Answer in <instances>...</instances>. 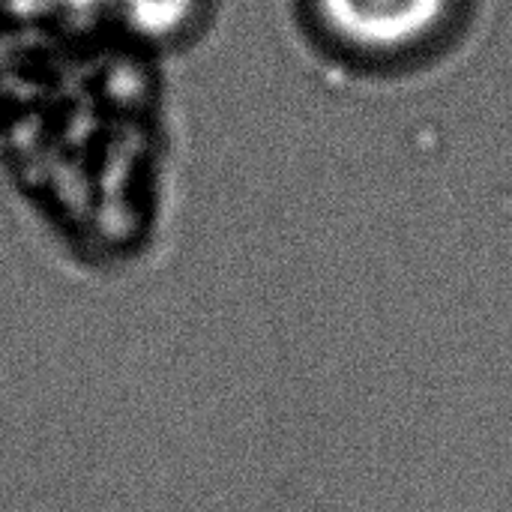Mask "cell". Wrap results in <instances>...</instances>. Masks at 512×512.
I'll list each match as a JSON object with an SVG mask.
<instances>
[{
	"label": "cell",
	"instance_id": "1",
	"mask_svg": "<svg viewBox=\"0 0 512 512\" xmlns=\"http://www.w3.org/2000/svg\"><path fill=\"white\" fill-rule=\"evenodd\" d=\"M327 27L363 51H405L435 33L450 0H318Z\"/></svg>",
	"mask_w": 512,
	"mask_h": 512
},
{
	"label": "cell",
	"instance_id": "2",
	"mask_svg": "<svg viewBox=\"0 0 512 512\" xmlns=\"http://www.w3.org/2000/svg\"><path fill=\"white\" fill-rule=\"evenodd\" d=\"M192 0H126V9L135 21L150 27H171L189 12Z\"/></svg>",
	"mask_w": 512,
	"mask_h": 512
}]
</instances>
